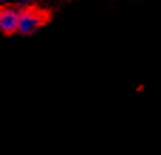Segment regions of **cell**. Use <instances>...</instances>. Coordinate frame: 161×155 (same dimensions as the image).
<instances>
[{
    "label": "cell",
    "mask_w": 161,
    "mask_h": 155,
    "mask_svg": "<svg viewBox=\"0 0 161 155\" xmlns=\"http://www.w3.org/2000/svg\"><path fill=\"white\" fill-rule=\"evenodd\" d=\"M0 2H2V3H3V4H6V3H9L10 0H0Z\"/></svg>",
    "instance_id": "cell-3"
},
{
    "label": "cell",
    "mask_w": 161,
    "mask_h": 155,
    "mask_svg": "<svg viewBox=\"0 0 161 155\" xmlns=\"http://www.w3.org/2000/svg\"><path fill=\"white\" fill-rule=\"evenodd\" d=\"M47 16L42 10L33 6H27L20 10V20H19V33L23 36H30L36 33L46 23Z\"/></svg>",
    "instance_id": "cell-1"
},
{
    "label": "cell",
    "mask_w": 161,
    "mask_h": 155,
    "mask_svg": "<svg viewBox=\"0 0 161 155\" xmlns=\"http://www.w3.org/2000/svg\"><path fill=\"white\" fill-rule=\"evenodd\" d=\"M20 10L14 6H3L0 9V30L6 36L19 33Z\"/></svg>",
    "instance_id": "cell-2"
}]
</instances>
